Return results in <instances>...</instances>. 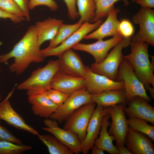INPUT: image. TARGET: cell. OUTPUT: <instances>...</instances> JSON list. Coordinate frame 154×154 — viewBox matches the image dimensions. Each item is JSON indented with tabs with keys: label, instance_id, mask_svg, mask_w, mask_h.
<instances>
[{
	"label": "cell",
	"instance_id": "10",
	"mask_svg": "<svg viewBox=\"0 0 154 154\" xmlns=\"http://www.w3.org/2000/svg\"><path fill=\"white\" fill-rule=\"evenodd\" d=\"M125 105L118 104L108 107L112 120L108 132L115 138L116 146H124L129 126L127 119L123 111Z\"/></svg>",
	"mask_w": 154,
	"mask_h": 154
},
{
	"label": "cell",
	"instance_id": "26",
	"mask_svg": "<svg viewBox=\"0 0 154 154\" xmlns=\"http://www.w3.org/2000/svg\"><path fill=\"white\" fill-rule=\"evenodd\" d=\"M82 23L80 20L72 24L62 23L59 27L55 36L50 41L48 46L46 48H54L60 44L78 29Z\"/></svg>",
	"mask_w": 154,
	"mask_h": 154
},
{
	"label": "cell",
	"instance_id": "7",
	"mask_svg": "<svg viewBox=\"0 0 154 154\" xmlns=\"http://www.w3.org/2000/svg\"><path fill=\"white\" fill-rule=\"evenodd\" d=\"M133 22L139 25V29L131 38V42H143L154 45V11L142 7L133 17Z\"/></svg>",
	"mask_w": 154,
	"mask_h": 154
},
{
	"label": "cell",
	"instance_id": "29",
	"mask_svg": "<svg viewBox=\"0 0 154 154\" xmlns=\"http://www.w3.org/2000/svg\"><path fill=\"white\" fill-rule=\"evenodd\" d=\"M120 0L124 1L126 4L128 3L126 0H94L96 9L94 22L106 17L114 7L115 3Z\"/></svg>",
	"mask_w": 154,
	"mask_h": 154
},
{
	"label": "cell",
	"instance_id": "42",
	"mask_svg": "<svg viewBox=\"0 0 154 154\" xmlns=\"http://www.w3.org/2000/svg\"><path fill=\"white\" fill-rule=\"evenodd\" d=\"M136 0H132V1L133 2H135Z\"/></svg>",
	"mask_w": 154,
	"mask_h": 154
},
{
	"label": "cell",
	"instance_id": "9",
	"mask_svg": "<svg viewBox=\"0 0 154 154\" xmlns=\"http://www.w3.org/2000/svg\"><path fill=\"white\" fill-rule=\"evenodd\" d=\"M92 102L85 104L77 109L65 120L63 129L76 134L82 142L84 139L87 127L96 108Z\"/></svg>",
	"mask_w": 154,
	"mask_h": 154
},
{
	"label": "cell",
	"instance_id": "8",
	"mask_svg": "<svg viewBox=\"0 0 154 154\" xmlns=\"http://www.w3.org/2000/svg\"><path fill=\"white\" fill-rule=\"evenodd\" d=\"M92 102H94L91 94L85 88H82L70 94L64 103L58 107L50 118L62 123L80 107Z\"/></svg>",
	"mask_w": 154,
	"mask_h": 154
},
{
	"label": "cell",
	"instance_id": "20",
	"mask_svg": "<svg viewBox=\"0 0 154 154\" xmlns=\"http://www.w3.org/2000/svg\"><path fill=\"white\" fill-rule=\"evenodd\" d=\"M51 88L70 95L85 88L84 78L64 74L58 70L52 79Z\"/></svg>",
	"mask_w": 154,
	"mask_h": 154
},
{
	"label": "cell",
	"instance_id": "15",
	"mask_svg": "<svg viewBox=\"0 0 154 154\" xmlns=\"http://www.w3.org/2000/svg\"><path fill=\"white\" fill-rule=\"evenodd\" d=\"M14 89L12 90L0 104V120H3L15 128L25 131L34 135H38L39 134L38 131L27 124L23 117L12 106L9 99Z\"/></svg>",
	"mask_w": 154,
	"mask_h": 154
},
{
	"label": "cell",
	"instance_id": "3",
	"mask_svg": "<svg viewBox=\"0 0 154 154\" xmlns=\"http://www.w3.org/2000/svg\"><path fill=\"white\" fill-rule=\"evenodd\" d=\"M59 69L58 60H51L44 66L33 71L27 79L18 86L17 89L26 90L28 96L43 93L51 88L52 79Z\"/></svg>",
	"mask_w": 154,
	"mask_h": 154
},
{
	"label": "cell",
	"instance_id": "33",
	"mask_svg": "<svg viewBox=\"0 0 154 154\" xmlns=\"http://www.w3.org/2000/svg\"><path fill=\"white\" fill-rule=\"evenodd\" d=\"M118 29L120 35L124 38H130L133 34L134 28L131 22L125 19L119 21Z\"/></svg>",
	"mask_w": 154,
	"mask_h": 154
},
{
	"label": "cell",
	"instance_id": "40",
	"mask_svg": "<svg viewBox=\"0 0 154 154\" xmlns=\"http://www.w3.org/2000/svg\"><path fill=\"white\" fill-rule=\"evenodd\" d=\"M118 154H132L126 147L124 146H117Z\"/></svg>",
	"mask_w": 154,
	"mask_h": 154
},
{
	"label": "cell",
	"instance_id": "18",
	"mask_svg": "<svg viewBox=\"0 0 154 154\" xmlns=\"http://www.w3.org/2000/svg\"><path fill=\"white\" fill-rule=\"evenodd\" d=\"M152 142L146 135L129 127L124 145L132 154H154V145Z\"/></svg>",
	"mask_w": 154,
	"mask_h": 154
},
{
	"label": "cell",
	"instance_id": "38",
	"mask_svg": "<svg viewBox=\"0 0 154 154\" xmlns=\"http://www.w3.org/2000/svg\"><path fill=\"white\" fill-rule=\"evenodd\" d=\"M9 19L15 23H19L23 21L16 16L6 13L0 9V19Z\"/></svg>",
	"mask_w": 154,
	"mask_h": 154
},
{
	"label": "cell",
	"instance_id": "27",
	"mask_svg": "<svg viewBox=\"0 0 154 154\" xmlns=\"http://www.w3.org/2000/svg\"><path fill=\"white\" fill-rule=\"evenodd\" d=\"M76 5L79 20L83 23H93L96 9L94 0H76Z\"/></svg>",
	"mask_w": 154,
	"mask_h": 154
},
{
	"label": "cell",
	"instance_id": "24",
	"mask_svg": "<svg viewBox=\"0 0 154 154\" xmlns=\"http://www.w3.org/2000/svg\"><path fill=\"white\" fill-rule=\"evenodd\" d=\"M110 118V115L108 113L104 117L99 136L95 140L94 145L110 154H118L117 147L113 143V141L115 140V137L110 135L108 130L111 123L109 121Z\"/></svg>",
	"mask_w": 154,
	"mask_h": 154
},
{
	"label": "cell",
	"instance_id": "39",
	"mask_svg": "<svg viewBox=\"0 0 154 154\" xmlns=\"http://www.w3.org/2000/svg\"><path fill=\"white\" fill-rule=\"evenodd\" d=\"M135 2L142 7L154 8V0H136Z\"/></svg>",
	"mask_w": 154,
	"mask_h": 154
},
{
	"label": "cell",
	"instance_id": "23",
	"mask_svg": "<svg viewBox=\"0 0 154 154\" xmlns=\"http://www.w3.org/2000/svg\"><path fill=\"white\" fill-rule=\"evenodd\" d=\"M93 102L104 108L118 104L126 106L127 103L126 93L124 89L111 90L102 92L91 94Z\"/></svg>",
	"mask_w": 154,
	"mask_h": 154
},
{
	"label": "cell",
	"instance_id": "32",
	"mask_svg": "<svg viewBox=\"0 0 154 154\" xmlns=\"http://www.w3.org/2000/svg\"><path fill=\"white\" fill-rule=\"evenodd\" d=\"M47 97L59 106L62 105L69 95L58 90L51 88L44 92Z\"/></svg>",
	"mask_w": 154,
	"mask_h": 154
},
{
	"label": "cell",
	"instance_id": "12",
	"mask_svg": "<svg viewBox=\"0 0 154 154\" xmlns=\"http://www.w3.org/2000/svg\"><path fill=\"white\" fill-rule=\"evenodd\" d=\"M44 123L46 127H43L42 129L55 137L73 153L78 154L82 152L81 141L76 134L61 128L58 126L57 121L50 118H45Z\"/></svg>",
	"mask_w": 154,
	"mask_h": 154
},
{
	"label": "cell",
	"instance_id": "35",
	"mask_svg": "<svg viewBox=\"0 0 154 154\" xmlns=\"http://www.w3.org/2000/svg\"><path fill=\"white\" fill-rule=\"evenodd\" d=\"M0 141H8L18 144H23L22 141L10 131L0 125Z\"/></svg>",
	"mask_w": 154,
	"mask_h": 154
},
{
	"label": "cell",
	"instance_id": "11",
	"mask_svg": "<svg viewBox=\"0 0 154 154\" xmlns=\"http://www.w3.org/2000/svg\"><path fill=\"white\" fill-rule=\"evenodd\" d=\"M84 78L85 88L91 94L109 90L124 89L122 82L114 81L105 76L95 73L88 66H86Z\"/></svg>",
	"mask_w": 154,
	"mask_h": 154
},
{
	"label": "cell",
	"instance_id": "43",
	"mask_svg": "<svg viewBox=\"0 0 154 154\" xmlns=\"http://www.w3.org/2000/svg\"><path fill=\"white\" fill-rule=\"evenodd\" d=\"M1 68L0 67V72L1 71ZM1 96H0V101H1Z\"/></svg>",
	"mask_w": 154,
	"mask_h": 154
},
{
	"label": "cell",
	"instance_id": "28",
	"mask_svg": "<svg viewBox=\"0 0 154 154\" xmlns=\"http://www.w3.org/2000/svg\"><path fill=\"white\" fill-rule=\"evenodd\" d=\"M129 127L131 129L145 134L154 141V126L142 119L130 117L127 119Z\"/></svg>",
	"mask_w": 154,
	"mask_h": 154
},
{
	"label": "cell",
	"instance_id": "41",
	"mask_svg": "<svg viewBox=\"0 0 154 154\" xmlns=\"http://www.w3.org/2000/svg\"><path fill=\"white\" fill-rule=\"evenodd\" d=\"M92 154H104V151L102 149L94 145L92 147Z\"/></svg>",
	"mask_w": 154,
	"mask_h": 154
},
{
	"label": "cell",
	"instance_id": "14",
	"mask_svg": "<svg viewBox=\"0 0 154 154\" xmlns=\"http://www.w3.org/2000/svg\"><path fill=\"white\" fill-rule=\"evenodd\" d=\"M108 108L97 105L90 117L88 124L84 139L81 142L82 152L87 154L94 145L99 134L103 118L108 113Z\"/></svg>",
	"mask_w": 154,
	"mask_h": 154
},
{
	"label": "cell",
	"instance_id": "16",
	"mask_svg": "<svg viewBox=\"0 0 154 154\" xmlns=\"http://www.w3.org/2000/svg\"><path fill=\"white\" fill-rule=\"evenodd\" d=\"M124 106L123 111L129 118L144 119L154 125V108L141 97L135 96L129 100Z\"/></svg>",
	"mask_w": 154,
	"mask_h": 154
},
{
	"label": "cell",
	"instance_id": "6",
	"mask_svg": "<svg viewBox=\"0 0 154 154\" xmlns=\"http://www.w3.org/2000/svg\"><path fill=\"white\" fill-rule=\"evenodd\" d=\"M100 19L92 23H84L66 39L54 48L41 50V52L44 58L50 56H59L66 50L72 48L80 42L87 35L97 29L102 23Z\"/></svg>",
	"mask_w": 154,
	"mask_h": 154
},
{
	"label": "cell",
	"instance_id": "36",
	"mask_svg": "<svg viewBox=\"0 0 154 154\" xmlns=\"http://www.w3.org/2000/svg\"><path fill=\"white\" fill-rule=\"evenodd\" d=\"M67 7L68 14L71 20H74L79 17L76 8V0H63Z\"/></svg>",
	"mask_w": 154,
	"mask_h": 154
},
{
	"label": "cell",
	"instance_id": "19",
	"mask_svg": "<svg viewBox=\"0 0 154 154\" xmlns=\"http://www.w3.org/2000/svg\"><path fill=\"white\" fill-rule=\"evenodd\" d=\"M120 10L114 7L109 13L107 18L96 30L86 35L84 39L102 40L109 36L120 35L118 29L119 21L117 18Z\"/></svg>",
	"mask_w": 154,
	"mask_h": 154
},
{
	"label": "cell",
	"instance_id": "31",
	"mask_svg": "<svg viewBox=\"0 0 154 154\" xmlns=\"http://www.w3.org/2000/svg\"><path fill=\"white\" fill-rule=\"evenodd\" d=\"M0 9L17 16L23 21L25 19L23 12L14 0H0Z\"/></svg>",
	"mask_w": 154,
	"mask_h": 154
},
{
	"label": "cell",
	"instance_id": "2",
	"mask_svg": "<svg viewBox=\"0 0 154 154\" xmlns=\"http://www.w3.org/2000/svg\"><path fill=\"white\" fill-rule=\"evenodd\" d=\"M149 45L145 42H130L131 52L123 58L130 64L137 77L154 99V57L152 56L151 62L148 53Z\"/></svg>",
	"mask_w": 154,
	"mask_h": 154
},
{
	"label": "cell",
	"instance_id": "1",
	"mask_svg": "<svg viewBox=\"0 0 154 154\" xmlns=\"http://www.w3.org/2000/svg\"><path fill=\"white\" fill-rule=\"evenodd\" d=\"M37 40L35 25L30 26L21 39L9 52L0 56V62L5 63L10 59L13 62L9 66L10 71L17 75L22 73L33 63L43 61Z\"/></svg>",
	"mask_w": 154,
	"mask_h": 154
},
{
	"label": "cell",
	"instance_id": "13",
	"mask_svg": "<svg viewBox=\"0 0 154 154\" xmlns=\"http://www.w3.org/2000/svg\"><path fill=\"white\" fill-rule=\"evenodd\" d=\"M123 38L121 35H118L106 40H98L91 44L79 42L72 48L73 50L84 51L89 53L94 57L95 63H99L104 59L109 50L116 45Z\"/></svg>",
	"mask_w": 154,
	"mask_h": 154
},
{
	"label": "cell",
	"instance_id": "44",
	"mask_svg": "<svg viewBox=\"0 0 154 154\" xmlns=\"http://www.w3.org/2000/svg\"></svg>",
	"mask_w": 154,
	"mask_h": 154
},
{
	"label": "cell",
	"instance_id": "30",
	"mask_svg": "<svg viewBox=\"0 0 154 154\" xmlns=\"http://www.w3.org/2000/svg\"><path fill=\"white\" fill-rule=\"evenodd\" d=\"M32 149L30 145L8 141H0V154H21Z\"/></svg>",
	"mask_w": 154,
	"mask_h": 154
},
{
	"label": "cell",
	"instance_id": "17",
	"mask_svg": "<svg viewBox=\"0 0 154 154\" xmlns=\"http://www.w3.org/2000/svg\"><path fill=\"white\" fill-rule=\"evenodd\" d=\"M58 57L60 72L74 76L84 77L86 66L72 48L65 51Z\"/></svg>",
	"mask_w": 154,
	"mask_h": 154
},
{
	"label": "cell",
	"instance_id": "4",
	"mask_svg": "<svg viewBox=\"0 0 154 154\" xmlns=\"http://www.w3.org/2000/svg\"><path fill=\"white\" fill-rule=\"evenodd\" d=\"M131 40V37H123L102 61L91 64L90 67L91 70L95 73L116 81L119 67L124 58L123 49L130 45Z\"/></svg>",
	"mask_w": 154,
	"mask_h": 154
},
{
	"label": "cell",
	"instance_id": "22",
	"mask_svg": "<svg viewBox=\"0 0 154 154\" xmlns=\"http://www.w3.org/2000/svg\"><path fill=\"white\" fill-rule=\"evenodd\" d=\"M62 23V20L52 18L36 22L35 26L39 46L40 47L45 41L53 39Z\"/></svg>",
	"mask_w": 154,
	"mask_h": 154
},
{
	"label": "cell",
	"instance_id": "37",
	"mask_svg": "<svg viewBox=\"0 0 154 154\" xmlns=\"http://www.w3.org/2000/svg\"><path fill=\"white\" fill-rule=\"evenodd\" d=\"M29 0H14L23 12L25 19L28 21L30 20Z\"/></svg>",
	"mask_w": 154,
	"mask_h": 154
},
{
	"label": "cell",
	"instance_id": "21",
	"mask_svg": "<svg viewBox=\"0 0 154 154\" xmlns=\"http://www.w3.org/2000/svg\"><path fill=\"white\" fill-rule=\"evenodd\" d=\"M28 99L31 105L33 113L45 118H50L58 107L47 97L44 92L29 96Z\"/></svg>",
	"mask_w": 154,
	"mask_h": 154
},
{
	"label": "cell",
	"instance_id": "25",
	"mask_svg": "<svg viewBox=\"0 0 154 154\" xmlns=\"http://www.w3.org/2000/svg\"><path fill=\"white\" fill-rule=\"evenodd\" d=\"M39 139L47 147L50 154H72L73 153L53 135L40 134Z\"/></svg>",
	"mask_w": 154,
	"mask_h": 154
},
{
	"label": "cell",
	"instance_id": "5",
	"mask_svg": "<svg viewBox=\"0 0 154 154\" xmlns=\"http://www.w3.org/2000/svg\"><path fill=\"white\" fill-rule=\"evenodd\" d=\"M116 81L123 82L127 102L136 96L141 97L149 102H151V98L143 85L135 75L130 64L124 58L119 67Z\"/></svg>",
	"mask_w": 154,
	"mask_h": 154
},
{
	"label": "cell",
	"instance_id": "34",
	"mask_svg": "<svg viewBox=\"0 0 154 154\" xmlns=\"http://www.w3.org/2000/svg\"><path fill=\"white\" fill-rule=\"evenodd\" d=\"M45 6L47 7L51 11L56 10L58 5L54 0H29V8L32 10L36 7L39 6Z\"/></svg>",
	"mask_w": 154,
	"mask_h": 154
}]
</instances>
